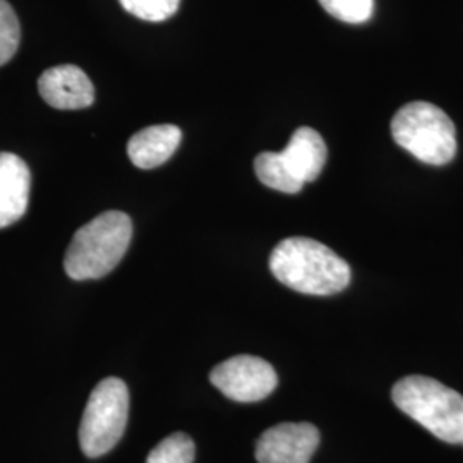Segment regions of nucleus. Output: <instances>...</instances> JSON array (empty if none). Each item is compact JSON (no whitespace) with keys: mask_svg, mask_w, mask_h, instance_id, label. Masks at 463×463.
I'll use <instances>...</instances> for the list:
<instances>
[{"mask_svg":"<svg viewBox=\"0 0 463 463\" xmlns=\"http://www.w3.org/2000/svg\"><path fill=\"white\" fill-rule=\"evenodd\" d=\"M269 269L285 287L307 296L338 294L352 279L345 260L307 237L281 241L269 256Z\"/></svg>","mask_w":463,"mask_h":463,"instance_id":"f257e3e1","label":"nucleus"},{"mask_svg":"<svg viewBox=\"0 0 463 463\" xmlns=\"http://www.w3.org/2000/svg\"><path fill=\"white\" fill-rule=\"evenodd\" d=\"M133 222L122 212H105L74 233L64 268L72 280H97L109 275L126 256Z\"/></svg>","mask_w":463,"mask_h":463,"instance_id":"f03ea898","label":"nucleus"},{"mask_svg":"<svg viewBox=\"0 0 463 463\" xmlns=\"http://www.w3.org/2000/svg\"><path fill=\"white\" fill-rule=\"evenodd\" d=\"M392 398L403 414L445 443L462 445L463 397L428 376H407L393 386Z\"/></svg>","mask_w":463,"mask_h":463,"instance_id":"7ed1b4c3","label":"nucleus"},{"mask_svg":"<svg viewBox=\"0 0 463 463\" xmlns=\"http://www.w3.org/2000/svg\"><path fill=\"white\" fill-rule=\"evenodd\" d=\"M398 146L428 165H447L457 155V131L449 117L428 101L403 105L392 120Z\"/></svg>","mask_w":463,"mask_h":463,"instance_id":"20e7f679","label":"nucleus"},{"mask_svg":"<svg viewBox=\"0 0 463 463\" xmlns=\"http://www.w3.org/2000/svg\"><path fill=\"white\" fill-rule=\"evenodd\" d=\"M129 419V390L118 378L99 381L88 398L80 426V445L84 455H107L124 436Z\"/></svg>","mask_w":463,"mask_h":463,"instance_id":"39448f33","label":"nucleus"},{"mask_svg":"<svg viewBox=\"0 0 463 463\" xmlns=\"http://www.w3.org/2000/svg\"><path fill=\"white\" fill-rule=\"evenodd\" d=\"M210 381L233 402L252 403L273 393L279 384V376L273 365L261 357L235 355L213 367Z\"/></svg>","mask_w":463,"mask_h":463,"instance_id":"423d86ee","label":"nucleus"},{"mask_svg":"<svg viewBox=\"0 0 463 463\" xmlns=\"http://www.w3.org/2000/svg\"><path fill=\"white\" fill-rule=\"evenodd\" d=\"M319 447V430L309 422H283L266 430L256 443L260 463H309Z\"/></svg>","mask_w":463,"mask_h":463,"instance_id":"0eeeda50","label":"nucleus"},{"mask_svg":"<svg viewBox=\"0 0 463 463\" xmlns=\"http://www.w3.org/2000/svg\"><path fill=\"white\" fill-rule=\"evenodd\" d=\"M38 91L50 107L59 110H80L95 101V88L83 69L55 66L47 69L38 80Z\"/></svg>","mask_w":463,"mask_h":463,"instance_id":"6e6552de","label":"nucleus"},{"mask_svg":"<svg viewBox=\"0 0 463 463\" xmlns=\"http://www.w3.org/2000/svg\"><path fill=\"white\" fill-rule=\"evenodd\" d=\"M32 172L14 153H0V229L21 220L30 203Z\"/></svg>","mask_w":463,"mask_h":463,"instance_id":"1a4fd4ad","label":"nucleus"},{"mask_svg":"<svg viewBox=\"0 0 463 463\" xmlns=\"http://www.w3.org/2000/svg\"><path fill=\"white\" fill-rule=\"evenodd\" d=\"M281 160L300 184L315 183L321 175L328 149L321 134L311 128H298L287 148L280 151Z\"/></svg>","mask_w":463,"mask_h":463,"instance_id":"9d476101","label":"nucleus"},{"mask_svg":"<svg viewBox=\"0 0 463 463\" xmlns=\"http://www.w3.org/2000/svg\"><path fill=\"white\" fill-rule=\"evenodd\" d=\"M183 141V131L174 124L149 126L134 134L128 143V155L137 168L164 165Z\"/></svg>","mask_w":463,"mask_h":463,"instance_id":"9b49d317","label":"nucleus"},{"mask_svg":"<svg viewBox=\"0 0 463 463\" xmlns=\"http://www.w3.org/2000/svg\"><path fill=\"white\" fill-rule=\"evenodd\" d=\"M254 170L256 175L266 187L280 191L285 194H298L302 191L304 184L298 183V179L288 172V168L283 164L280 153L265 151L256 156L254 160Z\"/></svg>","mask_w":463,"mask_h":463,"instance_id":"f8f14e48","label":"nucleus"},{"mask_svg":"<svg viewBox=\"0 0 463 463\" xmlns=\"http://www.w3.org/2000/svg\"><path fill=\"white\" fill-rule=\"evenodd\" d=\"M196 447L191 436L175 432L149 451L146 463H194Z\"/></svg>","mask_w":463,"mask_h":463,"instance_id":"ddd939ff","label":"nucleus"},{"mask_svg":"<svg viewBox=\"0 0 463 463\" xmlns=\"http://www.w3.org/2000/svg\"><path fill=\"white\" fill-rule=\"evenodd\" d=\"M321 7L348 24L367 23L374 13V0H319Z\"/></svg>","mask_w":463,"mask_h":463,"instance_id":"4468645a","label":"nucleus"},{"mask_svg":"<svg viewBox=\"0 0 463 463\" xmlns=\"http://www.w3.org/2000/svg\"><path fill=\"white\" fill-rule=\"evenodd\" d=\"M21 26L9 2L0 0V66L7 64L19 47Z\"/></svg>","mask_w":463,"mask_h":463,"instance_id":"2eb2a0df","label":"nucleus"},{"mask_svg":"<svg viewBox=\"0 0 463 463\" xmlns=\"http://www.w3.org/2000/svg\"><path fill=\"white\" fill-rule=\"evenodd\" d=\"M120 5L133 16L149 23H162L174 16L181 0H118Z\"/></svg>","mask_w":463,"mask_h":463,"instance_id":"dca6fc26","label":"nucleus"},{"mask_svg":"<svg viewBox=\"0 0 463 463\" xmlns=\"http://www.w3.org/2000/svg\"><path fill=\"white\" fill-rule=\"evenodd\" d=\"M462 445H463V441H462Z\"/></svg>","mask_w":463,"mask_h":463,"instance_id":"f3484780","label":"nucleus"}]
</instances>
